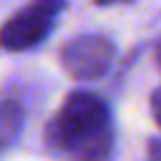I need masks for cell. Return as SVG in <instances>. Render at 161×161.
<instances>
[{"mask_svg": "<svg viewBox=\"0 0 161 161\" xmlns=\"http://www.w3.org/2000/svg\"><path fill=\"white\" fill-rule=\"evenodd\" d=\"M116 48L106 35L98 33H83L70 38L63 48H60V68L65 70V75H70L73 80H96L101 78L111 63H113Z\"/></svg>", "mask_w": 161, "mask_h": 161, "instance_id": "3", "label": "cell"}, {"mask_svg": "<svg viewBox=\"0 0 161 161\" xmlns=\"http://www.w3.org/2000/svg\"><path fill=\"white\" fill-rule=\"evenodd\" d=\"M156 60H158V65H161V40L156 43Z\"/></svg>", "mask_w": 161, "mask_h": 161, "instance_id": "7", "label": "cell"}, {"mask_svg": "<svg viewBox=\"0 0 161 161\" xmlns=\"http://www.w3.org/2000/svg\"><path fill=\"white\" fill-rule=\"evenodd\" d=\"M23 106L15 101H0V153L5 148H10L23 128Z\"/></svg>", "mask_w": 161, "mask_h": 161, "instance_id": "4", "label": "cell"}, {"mask_svg": "<svg viewBox=\"0 0 161 161\" xmlns=\"http://www.w3.org/2000/svg\"><path fill=\"white\" fill-rule=\"evenodd\" d=\"M65 8V0H30L23 10L0 25V48L10 53L30 50L40 45L55 25V18Z\"/></svg>", "mask_w": 161, "mask_h": 161, "instance_id": "2", "label": "cell"}, {"mask_svg": "<svg viewBox=\"0 0 161 161\" xmlns=\"http://www.w3.org/2000/svg\"><path fill=\"white\" fill-rule=\"evenodd\" d=\"M151 111H153V118H156V123L161 128V86L151 93Z\"/></svg>", "mask_w": 161, "mask_h": 161, "instance_id": "5", "label": "cell"}, {"mask_svg": "<svg viewBox=\"0 0 161 161\" xmlns=\"http://www.w3.org/2000/svg\"><path fill=\"white\" fill-rule=\"evenodd\" d=\"M98 8H106V5H121V3H131V0H93Z\"/></svg>", "mask_w": 161, "mask_h": 161, "instance_id": "6", "label": "cell"}, {"mask_svg": "<svg viewBox=\"0 0 161 161\" xmlns=\"http://www.w3.org/2000/svg\"><path fill=\"white\" fill-rule=\"evenodd\" d=\"M48 148L65 161H106L113 148L111 111L91 91H73L45 128Z\"/></svg>", "mask_w": 161, "mask_h": 161, "instance_id": "1", "label": "cell"}]
</instances>
